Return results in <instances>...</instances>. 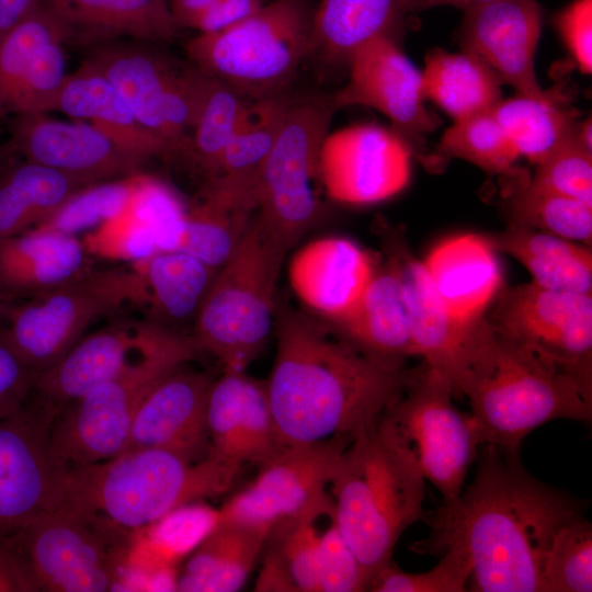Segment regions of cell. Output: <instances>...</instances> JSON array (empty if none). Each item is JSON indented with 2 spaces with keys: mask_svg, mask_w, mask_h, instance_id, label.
<instances>
[{
  "mask_svg": "<svg viewBox=\"0 0 592 592\" xmlns=\"http://www.w3.org/2000/svg\"><path fill=\"white\" fill-rule=\"evenodd\" d=\"M475 478L453 501L425 514L426 538L410 548L463 553L469 591L544 592L543 567L556 534L583 517L587 502L532 476L519 452L480 445Z\"/></svg>",
  "mask_w": 592,
  "mask_h": 592,
  "instance_id": "cell-1",
  "label": "cell"
},
{
  "mask_svg": "<svg viewBox=\"0 0 592 592\" xmlns=\"http://www.w3.org/2000/svg\"><path fill=\"white\" fill-rule=\"evenodd\" d=\"M274 329V363L264 382L284 447L354 440L425 367L374 356L331 325L291 308L281 310Z\"/></svg>",
  "mask_w": 592,
  "mask_h": 592,
  "instance_id": "cell-2",
  "label": "cell"
},
{
  "mask_svg": "<svg viewBox=\"0 0 592 592\" xmlns=\"http://www.w3.org/2000/svg\"><path fill=\"white\" fill-rule=\"evenodd\" d=\"M241 467L159 448H127L89 465L59 469L54 506L124 540L169 512L228 491Z\"/></svg>",
  "mask_w": 592,
  "mask_h": 592,
  "instance_id": "cell-3",
  "label": "cell"
},
{
  "mask_svg": "<svg viewBox=\"0 0 592 592\" xmlns=\"http://www.w3.org/2000/svg\"><path fill=\"white\" fill-rule=\"evenodd\" d=\"M454 395L467 397L481 445L513 452L544 423L592 418V387L502 337L486 315Z\"/></svg>",
  "mask_w": 592,
  "mask_h": 592,
  "instance_id": "cell-4",
  "label": "cell"
},
{
  "mask_svg": "<svg viewBox=\"0 0 592 592\" xmlns=\"http://www.w3.org/2000/svg\"><path fill=\"white\" fill-rule=\"evenodd\" d=\"M329 493L340 535L362 565L369 583L392 560L401 534L426 514L424 478L379 433L376 424L343 449Z\"/></svg>",
  "mask_w": 592,
  "mask_h": 592,
  "instance_id": "cell-5",
  "label": "cell"
},
{
  "mask_svg": "<svg viewBox=\"0 0 592 592\" xmlns=\"http://www.w3.org/2000/svg\"><path fill=\"white\" fill-rule=\"evenodd\" d=\"M287 252L257 214L230 258L217 270L190 334L224 369L244 371L275 328L276 284Z\"/></svg>",
  "mask_w": 592,
  "mask_h": 592,
  "instance_id": "cell-6",
  "label": "cell"
},
{
  "mask_svg": "<svg viewBox=\"0 0 592 592\" xmlns=\"http://www.w3.org/2000/svg\"><path fill=\"white\" fill-rule=\"evenodd\" d=\"M153 325L148 343L132 363L53 420L49 445L58 469L99 463L123 452L143 398L198 351L191 335Z\"/></svg>",
  "mask_w": 592,
  "mask_h": 592,
  "instance_id": "cell-7",
  "label": "cell"
},
{
  "mask_svg": "<svg viewBox=\"0 0 592 592\" xmlns=\"http://www.w3.org/2000/svg\"><path fill=\"white\" fill-rule=\"evenodd\" d=\"M314 11L306 0H273L227 30L191 38L186 56L249 101L287 93L309 59Z\"/></svg>",
  "mask_w": 592,
  "mask_h": 592,
  "instance_id": "cell-8",
  "label": "cell"
},
{
  "mask_svg": "<svg viewBox=\"0 0 592 592\" xmlns=\"http://www.w3.org/2000/svg\"><path fill=\"white\" fill-rule=\"evenodd\" d=\"M147 301L141 270L89 269L49 292L11 300L0 327L20 358L38 374L60 360L95 320Z\"/></svg>",
  "mask_w": 592,
  "mask_h": 592,
  "instance_id": "cell-9",
  "label": "cell"
},
{
  "mask_svg": "<svg viewBox=\"0 0 592 592\" xmlns=\"http://www.w3.org/2000/svg\"><path fill=\"white\" fill-rule=\"evenodd\" d=\"M337 111L331 94H291L264 166L257 217L286 252L321 218L319 159Z\"/></svg>",
  "mask_w": 592,
  "mask_h": 592,
  "instance_id": "cell-10",
  "label": "cell"
},
{
  "mask_svg": "<svg viewBox=\"0 0 592 592\" xmlns=\"http://www.w3.org/2000/svg\"><path fill=\"white\" fill-rule=\"evenodd\" d=\"M146 43H104L88 48L84 60L109 79L138 122L167 146L171 161L185 163L209 77L190 60Z\"/></svg>",
  "mask_w": 592,
  "mask_h": 592,
  "instance_id": "cell-11",
  "label": "cell"
},
{
  "mask_svg": "<svg viewBox=\"0 0 592 592\" xmlns=\"http://www.w3.org/2000/svg\"><path fill=\"white\" fill-rule=\"evenodd\" d=\"M453 397L447 380L425 364L376 423L379 433L440 491L444 503L460 493L481 445L471 414L460 411Z\"/></svg>",
  "mask_w": 592,
  "mask_h": 592,
  "instance_id": "cell-12",
  "label": "cell"
},
{
  "mask_svg": "<svg viewBox=\"0 0 592 592\" xmlns=\"http://www.w3.org/2000/svg\"><path fill=\"white\" fill-rule=\"evenodd\" d=\"M4 539L37 592L112 591L121 585L130 546L61 506L44 511Z\"/></svg>",
  "mask_w": 592,
  "mask_h": 592,
  "instance_id": "cell-13",
  "label": "cell"
},
{
  "mask_svg": "<svg viewBox=\"0 0 592 592\" xmlns=\"http://www.w3.org/2000/svg\"><path fill=\"white\" fill-rule=\"evenodd\" d=\"M486 315L502 337L592 387V294L533 282L502 288Z\"/></svg>",
  "mask_w": 592,
  "mask_h": 592,
  "instance_id": "cell-14",
  "label": "cell"
},
{
  "mask_svg": "<svg viewBox=\"0 0 592 592\" xmlns=\"http://www.w3.org/2000/svg\"><path fill=\"white\" fill-rule=\"evenodd\" d=\"M343 437L288 446L259 466L254 479L219 508L221 521L261 531L298 516L329 496Z\"/></svg>",
  "mask_w": 592,
  "mask_h": 592,
  "instance_id": "cell-15",
  "label": "cell"
},
{
  "mask_svg": "<svg viewBox=\"0 0 592 592\" xmlns=\"http://www.w3.org/2000/svg\"><path fill=\"white\" fill-rule=\"evenodd\" d=\"M399 39L382 36L362 46L349 61L346 82L331 95L337 110L362 105L384 114L414 153L424 148L439 121L424 105L421 71Z\"/></svg>",
  "mask_w": 592,
  "mask_h": 592,
  "instance_id": "cell-16",
  "label": "cell"
},
{
  "mask_svg": "<svg viewBox=\"0 0 592 592\" xmlns=\"http://www.w3.org/2000/svg\"><path fill=\"white\" fill-rule=\"evenodd\" d=\"M411 147L391 128L357 124L329 133L322 144V191L335 202L368 205L401 192L411 177Z\"/></svg>",
  "mask_w": 592,
  "mask_h": 592,
  "instance_id": "cell-17",
  "label": "cell"
},
{
  "mask_svg": "<svg viewBox=\"0 0 592 592\" xmlns=\"http://www.w3.org/2000/svg\"><path fill=\"white\" fill-rule=\"evenodd\" d=\"M8 147L24 160L78 178L89 185L141 174L143 162L92 124L47 114L9 117Z\"/></svg>",
  "mask_w": 592,
  "mask_h": 592,
  "instance_id": "cell-18",
  "label": "cell"
},
{
  "mask_svg": "<svg viewBox=\"0 0 592 592\" xmlns=\"http://www.w3.org/2000/svg\"><path fill=\"white\" fill-rule=\"evenodd\" d=\"M52 422L29 402L0 419V540L55 505L59 469L50 453Z\"/></svg>",
  "mask_w": 592,
  "mask_h": 592,
  "instance_id": "cell-19",
  "label": "cell"
},
{
  "mask_svg": "<svg viewBox=\"0 0 592 592\" xmlns=\"http://www.w3.org/2000/svg\"><path fill=\"white\" fill-rule=\"evenodd\" d=\"M459 42L516 93L538 95L535 55L543 12L537 0H488L464 10Z\"/></svg>",
  "mask_w": 592,
  "mask_h": 592,
  "instance_id": "cell-20",
  "label": "cell"
},
{
  "mask_svg": "<svg viewBox=\"0 0 592 592\" xmlns=\"http://www.w3.org/2000/svg\"><path fill=\"white\" fill-rule=\"evenodd\" d=\"M153 323L112 325L83 335L60 360L35 375L27 402L52 420L68 405L119 374L145 349Z\"/></svg>",
  "mask_w": 592,
  "mask_h": 592,
  "instance_id": "cell-21",
  "label": "cell"
},
{
  "mask_svg": "<svg viewBox=\"0 0 592 592\" xmlns=\"http://www.w3.org/2000/svg\"><path fill=\"white\" fill-rule=\"evenodd\" d=\"M388 249L401 273L413 356H421L431 369L445 378L454 394L482 316L474 320L455 316L439 297L422 261L401 238L392 239Z\"/></svg>",
  "mask_w": 592,
  "mask_h": 592,
  "instance_id": "cell-22",
  "label": "cell"
},
{
  "mask_svg": "<svg viewBox=\"0 0 592 592\" xmlns=\"http://www.w3.org/2000/svg\"><path fill=\"white\" fill-rule=\"evenodd\" d=\"M214 378L182 366L161 377L140 401L127 448H159L200 459L208 456L206 401Z\"/></svg>",
  "mask_w": 592,
  "mask_h": 592,
  "instance_id": "cell-23",
  "label": "cell"
},
{
  "mask_svg": "<svg viewBox=\"0 0 592 592\" xmlns=\"http://www.w3.org/2000/svg\"><path fill=\"white\" fill-rule=\"evenodd\" d=\"M377 263L352 240L325 237L295 252L288 265V280L297 298L312 314L333 323L356 304Z\"/></svg>",
  "mask_w": 592,
  "mask_h": 592,
  "instance_id": "cell-24",
  "label": "cell"
},
{
  "mask_svg": "<svg viewBox=\"0 0 592 592\" xmlns=\"http://www.w3.org/2000/svg\"><path fill=\"white\" fill-rule=\"evenodd\" d=\"M59 24L65 44L90 48L130 37L173 39L181 32L166 0H38Z\"/></svg>",
  "mask_w": 592,
  "mask_h": 592,
  "instance_id": "cell-25",
  "label": "cell"
},
{
  "mask_svg": "<svg viewBox=\"0 0 592 592\" xmlns=\"http://www.w3.org/2000/svg\"><path fill=\"white\" fill-rule=\"evenodd\" d=\"M291 93L250 101L235 135L226 146L214 179L202 195L257 213L261 178Z\"/></svg>",
  "mask_w": 592,
  "mask_h": 592,
  "instance_id": "cell-26",
  "label": "cell"
},
{
  "mask_svg": "<svg viewBox=\"0 0 592 592\" xmlns=\"http://www.w3.org/2000/svg\"><path fill=\"white\" fill-rule=\"evenodd\" d=\"M331 326L374 356L397 362L413 356L401 273L389 249L356 304Z\"/></svg>",
  "mask_w": 592,
  "mask_h": 592,
  "instance_id": "cell-27",
  "label": "cell"
},
{
  "mask_svg": "<svg viewBox=\"0 0 592 592\" xmlns=\"http://www.w3.org/2000/svg\"><path fill=\"white\" fill-rule=\"evenodd\" d=\"M89 270L73 235L33 228L0 240V291L9 300L49 292Z\"/></svg>",
  "mask_w": 592,
  "mask_h": 592,
  "instance_id": "cell-28",
  "label": "cell"
},
{
  "mask_svg": "<svg viewBox=\"0 0 592 592\" xmlns=\"http://www.w3.org/2000/svg\"><path fill=\"white\" fill-rule=\"evenodd\" d=\"M444 305L457 317L486 314L502 289V273L486 237L463 234L436 244L422 261Z\"/></svg>",
  "mask_w": 592,
  "mask_h": 592,
  "instance_id": "cell-29",
  "label": "cell"
},
{
  "mask_svg": "<svg viewBox=\"0 0 592 592\" xmlns=\"http://www.w3.org/2000/svg\"><path fill=\"white\" fill-rule=\"evenodd\" d=\"M334 519L331 496L267 532L254 590L319 592L325 532Z\"/></svg>",
  "mask_w": 592,
  "mask_h": 592,
  "instance_id": "cell-30",
  "label": "cell"
},
{
  "mask_svg": "<svg viewBox=\"0 0 592 592\" xmlns=\"http://www.w3.org/2000/svg\"><path fill=\"white\" fill-rule=\"evenodd\" d=\"M55 111L92 124L143 162L171 161L167 146L138 122L116 88L84 59L76 71L68 73Z\"/></svg>",
  "mask_w": 592,
  "mask_h": 592,
  "instance_id": "cell-31",
  "label": "cell"
},
{
  "mask_svg": "<svg viewBox=\"0 0 592 592\" xmlns=\"http://www.w3.org/2000/svg\"><path fill=\"white\" fill-rule=\"evenodd\" d=\"M409 0H321L315 8L310 59L346 70L351 57L382 37L400 38Z\"/></svg>",
  "mask_w": 592,
  "mask_h": 592,
  "instance_id": "cell-32",
  "label": "cell"
},
{
  "mask_svg": "<svg viewBox=\"0 0 592 592\" xmlns=\"http://www.w3.org/2000/svg\"><path fill=\"white\" fill-rule=\"evenodd\" d=\"M494 252L519 261L536 285L562 292L592 294V251L548 232L509 224L498 234L486 237Z\"/></svg>",
  "mask_w": 592,
  "mask_h": 592,
  "instance_id": "cell-33",
  "label": "cell"
},
{
  "mask_svg": "<svg viewBox=\"0 0 592 592\" xmlns=\"http://www.w3.org/2000/svg\"><path fill=\"white\" fill-rule=\"evenodd\" d=\"M88 186L78 178L13 157L0 170V240L47 221Z\"/></svg>",
  "mask_w": 592,
  "mask_h": 592,
  "instance_id": "cell-34",
  "label": "cell"
},
{
  "mask_svg": "<svg viewBox=\"0 0 592 592\" xmlns=\"http://www.w3.org/2000/svg\"><path fill=\"white\" fill-rule=\"evenodd\" d=\"M266 534L236 523H220L184 559L177 591L235 592L260 560Z\"/></svg>",
  "mask_w": 592,
  "mask_h": 592,
  "instance_id": "cell-35",
  "label": "cell"
},
{
  "mask_svg": "<svg viewBox=\"0 0 592 592\" xmlns=\"http://www.w3.org/2000/svg\"><path fill=\"white\" fill-rule=\"evenodd\" d=\"M217 270L179 249L153 252L141 270L148 291V320L177 332L185 325L193 326Z\"/></svg>",
  "mask_w": 592,
  "mask_h": 592,
  "instance_id": "cell-36",
  "label": "cell"
},
{
  "mask_svg": "<svg viewBox=\"0 0 592 592\" xmlns=\"http://www.w3.org/2000/svg\"><path fill=\"white\" fill-rule=\"evenodd\" d=\"M491 111L519 157L535 164L568 141L579 123L576 109L553 88L501 99Z\"/></svg>",
  "mask_w": 592,
  "mask_h": 592,
  "instance_id": "cell-37",
  "label": "cell"
},
{
  "mask_svg": "<svg viewBox=\"0 0 592 592\" xmlns=\"http://www.w3.org/2000/svg\"><path fill=\"white\" fill-rule=\"evenodd\" d=\"M422 91L455 121L490 111L502 99L501 80L482 60L441 48L425 56Z\"/></svg>",
  "mask_w": 592,
  "mask_h": 592,
  "instance_id": "cell-38",
  "label": "cell"
},
{
  "mask_svg": "<svg viewBox=\"0 0 592 592\" xmlns=\"http://www.w3.org/2000/svg\"><path fill=\"white\" fill-rule=\"evenodd\" d=\"M220 510L204 501L169 512L138 535V572L143 577L178 571L197 545L220 523Z\"/></svg>",
  "mask_w": 592,
  "mask_h": 592,
  "instance_id": "cell-39",
  "label": "cell"
},
{
  "mask_svg": "<svg viewBox=\"0 0 592 592\" xmlns=\"http://www.w3.org/2000/svg\"><path fill=\"white\" fill-rule=\"evenodd\" d=\"M249 102L230 86L209 77L185 161L203 178V184L215 178L223 152L239 127Z\"/></svg>",
  "mask_w": 592,
  "mask_h": 592,
  "instance_id": "cell-40",
  "label": "cell"
},
{
  "mask_svg": "<svg viewBox=\"0 0 592 592\" xmlns=\"http://www.w3.org/2000/svg\"><path fill=\"white\" fill-rule=\"evenodd\" d=\"M255 214L202 195L184 213L177 249L219 269L238 247Z\"/></svg>",
  "mask_w": 592,
  "mask_h": 592,
  "instance_id": "cell-41",
  "label": "cell"
},
{
  "mask_svg": "<svg viewBox=\"0 0 592 592\" xmlns=\"http://www.w3.org/2000/svg\"><path fill=\"white\" fill-rule=\"evenodd\" d=\"M55 42L64 43L61 29L39 2L0 41V118L10 116L39 54Z\"/></svg>",
  "mask_w": 592,
  "mask_h": 592,
  "instance_id": "cell-42",
  "label": "cell"
},
{
  "mask_svg": "<svg viewBox=\"0 0 592 592\" xmlns=\"http://www.w3.org/2000/svg\"><path fill=\"white\" fill-rule=\"evenodd\" d=\"M509 224L548 232L591 247L592 206L527 182L510 200Z\"/></svg>",
  "mask_w": 592,
  "mask_h": 592,
  "instance_id": "cell-43",
  "label": "cell"
},
{
  "mask_svg": "<svg viewBox=\"0 0 592 592\" xmlns=\"http://www.w3.org/2000/svg\"><path fill=\"white\" fill-rule=\"evenodd\" d=\"M439 153L498 175L515 174L514 164L520 158L491 110L455 121L442 135Z\"/></svg>",
  "mask_w": 592,
  "mask_h": 592,
  "instance_id": "cell-44",
  "label": "cell"
},
{
  "mask_svg": "<svg viewBox=\"0 0 592 592\" xmlns=\"http://www.w3.org/2000/svg\"><path fill=\"white\" fill-rule=\"evenodd\" d=\"M151 180L136 177L90 185L73 195L53 217L35 228L73 235L118 216Z\"/></svg>",
  "mask_w": 592,
  "mask_h": 592,
  "instance_id": "cell-45",
  "label": "cell"
},
{
  "mask_svg": "<svg viewBox=\"0 0 592 592\" xmlns=\"http://www.w3.org/2000/svg\"><path fill=\"white\" fill-rule=\"evenodd\" d=\"M544 592L592 590V526L583 516L554 537L543 567Z\"/></svg>",
  "mask_w": 592,
  "mask_h": 592,
  "instance_id": "cell-46",
  "label": "cell"
},
{
  "mask_svg": "<svg viewBox=\"0 0 592 592\" xmlns=\"http://www.w3.org/2000/svg\"><path fill=\"white\" fill-rule=\"evenodd\" d=\"M244 371L224 369L214 378L206 401L208 456L243 467L240 446V392Z\"/></svg>",
  "mask_w": 592,
  "mask_h": 592,
  "instance_id": "cell-47",
  "label": "cell"
},
{
  "mask_svg": "<svg viewBox=\"0 0 592 592\" xmlns=\"http://www.w3.org/2000/svg\"><path fill=\"white\" fill-rule=\"evenodd\" d=\"M240 446L244 464L261 466L283 448L265 382L243 374L240 392Z\"/></svg>",
  "mask_w": 592,
  "mask_h": 592,
  "instance_id": "cell-48",
  "label": "cell"
},
{
  "mask_svg": "<svg viewBox=\"0 0 592 592\" xmlns=\"http://www.w3.org/2000/svg\"><path fill=\"white\" fill-rule=\"evenodd\" d=\"M471 566L463 553L446 549L439 563L425 572L410 573L401 570L392 560L372 579L368 591L374 592H463Z\"/></svg>",
  "mask_w": 592,
  "mask_h": 592,
  "instance_id": "cell-49",
  "label": "cell"
},
{
  "mask_svg": "<svg viewBox=\"0 0 592 592\" xmlns=\"http://www.w3.org/2000/svg\"><path fill=\"white\" fill-rule=\"evenodd\" d=\"M536 166L530 183L592 206V150L577 138L576 133Z\"/></svg>",
  "mask_w": 592,
  "mask_h": 592,
  "instance_id": "cell-50",
  "label": "cell"
},
{
  "mask_svg": "<svg viewBox=\"0 0 592 592\" xmlns=\"http://www.w3.org/2000/svg\"><path fill=\"white\" fill-rule=\"evenodd\" d=\"M554 23L579 69L591 75L592 0H572L556 14Z\"/></svg>",
  "mask_w": 592,
  "mask_h": 592,
  "instance_id": "cell-51",
  "label": "cell"
},
{
  "mask_svg": "<svg viewBox=\"0 0 592 592\" xmlns=\"http://www.w3.org/2000/svg\"><path fill=\"white\" fill-rule=\"evenodd\" d=\"M35 375L7 341L0 327V419L23 408Z\"/></svg>",
  "mask_w": 592,
  "mask_h": 592,
  "instance_id": "cell-52",
  "label": "cell"
},
{
  "mask_svg": "<svg viewBox=\"0 0 592 592\" xmlns=\"http://www.w3.org/2000/svg\"><path fill=\"white\" fill-rule=\"evenodd\" d=\"M264 0H216L197 14L186 26L198 34L227 30L255 13Z\"/></svg>",
  "mask_w": 592,
  "mask_h": 592,
  "instance_id": "cell-53",
  "label": "cell"
},
{
  "mask_svg": "<svg viewBox=\"0 0 592 592\" xmlns=\"http://www.w3.org/2000/svg\"><path fill=\"white\" fill-rule=\"evenodd\" d=\"M0 592H37L16 553L0 540Z\"/></svg>",
  "mask_w": 592,
  "mask_h": 592,
  "instance_id": "cell-54",
  "label": "cell"
},
{
  "mask_svg": "<svg viewBox=\"0 0 592 592\" xmlns=\"http://www.w3.org/2000/svg\"><path fill=\"white\" fill-rule=\"evenodd\" d=\"M216 0H167L169 9L181 30Z\"/></svg>",
  "mask_w": 592,
  "mask_h": 592,
  "instance_id": "cell-55",
  "label": "cell"
},
{
  "mask_svg": "<svg viewBox=\"0 0 592 592\" xmlns=\"http://www.w3.org/2000/svg\"><path fill=\"white\" fill-rule=\"evenodd\" d=\"M485 1L488 0H409V8L411 13L422 12L442 5H453L465 10Z\"/></svg>",
  "mask_w": 592,
  "mask_h": 592,
  "instance_id": "cell-56",
  "label": "cell"
},
{
  "mask_svg": "<svg viewBox=\"0 0 592 592\" xmlns=\"http://www.w3.org/2000/svg\"><path fill=\"white\" fill-rule=\"evenodd\" d=\"M15 156L8 145L4 143L0 145V170Z\"/></svg>",
  "mask_w": 592,
  "mask_h": 592,
  "instance_id": "cell-57",
  "label": "cell"
},
{
  "mask_svg": "<svg viewBox=\"0 0 592 592\" xmlns=\"http://www.w3.org/2000/svg\"><path fill=\"white\" fill-rule=\"evenodd\" d=\"M11 300H9L4 295L3 293L0 291V317L2 315V312L4 311V309L7 308V306L9 305Z\"/></svg>",
  "mask_w": 592,
  "mask_h": 592,
  "instance_id": "cell-58",
  "label": "cell"
},
{
  "mask_svg": "<svg viewBox=\"0 0 592 592\" xmlns=\"http://www.w3.org/2000/svg\"><path fill=\"white\" fill-rule=\"evenodd\" d=\"M167 1V0H166ZM168 3V2H167Z\"/></svg>",
  "mask_w": 592,
  "mask_h": 592,
  "instance_id": "cell-59",
  "label": "cell"
}]
</instances>
